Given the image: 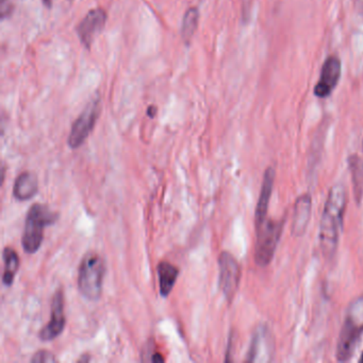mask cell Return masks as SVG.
<instances>
[{"label": "cell", "mask_w": 363, "mask_h": 363, "mask_svg": "<svg viewBox=\"0 0 363 363\" xmlns=\"http://www.w3.org/2000/svg\"><path fill=\"white\" fill-rule=\"evenodd\" d=\"M39 190V182L35 174L24 172L16 178L13 186V195L18 201H29Z\"/></svg>", "instance_id": "14"}, {"label": "cell", "mask_w": 363, "mask_h": 363, "mask_svg": "<svg viewBox=\"0 0 363 363\" xmlns=\"http://www.w3.org/2000/svg\"><path fill=\"white\" fill-rule=\"evenodd\" d=\"M284 218L269 220L256 227L257 239L255 246V262L258 267H267L273 260L278 243L284 230Z\"/></svg>", "instance_id": "5"}, {"label": "cell", "mask_w": 363, "mask_h": 363, "mask_svg": "<svg viewBox=\"0 0 363 363\" xmlns=\"http://www.w3.org/2000/svg\"><path fill=\"white\" fill-rule=\"evenodd\" d=\"M105 272V261L99 255L90 252L82 259L78 271V288L89 301L101 298Z\"/></svg>", "instance_id": "4"}, {"label": "cell", "mask_w": 363, "mask_h": 363, "mask_svg": "<svg viewBox=\"0 0 363 363\" xmlns=\"http://www.w3.org/2000/svg\"><path fill=\"white\" fill-rule=\"evenodd\" d=\"M4 263H5V271L3 275V284L10 286L13 284L14 278L20 267V258L18 252L12 247H6L3 252Z\"/></svg>", "instance_id": "17"}, {"label": "cell", "mask_w": 363, "mask_h": 363, "mask_svg": "<svg viewBox=\"0 0 363 363\" xmlns=\"http://www.w3.org/2000/svg\"><path fill=\"white\" fill-rule=\"evenodd\" d=\"M157 271H158L161 296L167 297L173 290L176 281H177L179 269L172 263L162 261V262L159 263Z\"/></svg>", "instance_id": "16"}, {"label": "cell", "mask_w": 363, "mask_h": 363, "mask_svg": "<svg viewBox=\"0 0 363 363\" xmlns=\"http://www.w3.org/2000/svg\"><path fill=\"white\" fill-rule=\"evenodd\" d=\"M59 214L42 203L31 206L25 222L22 244L25 252L35 254L41 247L46 227L58 220Z\"/></svg>", "instance_id": "3"}, {"label": "cell", "mask_w": 363, "mask_h": 363, "mask_svg": "<svg viewBox=\"0 0 363 363\" xmlns=\"http://www.w3.org/2000/svg\"><path fill=\"white\" fill-rule=\"evenodd\" d=\"M101 111V97L96 96L84 108L82 113L78 116L77 120L72 127L69 137V147L76 150L79 148L88 139L90 133L94 129L95 124L99 120Z\"/></svg>", "instance_id": "6"}, {"label": "cell", "mask_w": 363, "mask_h": 363, "mask_svg": "<svg viewBox=\"0 0 363 363\" xmlns=\"http://www.w3.org/2000/svg\"><path fill=\"white\" fill-rule=\"evenodd\" d=\"M312 214V197L309 193L297 197L294 203L291 233L294 237H303L307 230Z\"/></svg>", "instance_id": "12"}, {"label": "cell", "mask_w": 363, "mask_h": 363, "mask_svg": "<svg viewBox=\"0 0 363 363\" xmlns=\"http://www.w3.org/2000/svg\"><path fill=\"white\" fill-rule=\"evenodd\" d=\"M31 362L35 363H48V362H57L56 357L52 352L48 350H40L35 352L31 358Z\"/></svg>", "instance_id": "19"}, {"label": "cell", "mask_w": 363, "mask_h": 363, "mask_svg": "<svg viewBox=\"0 0 363 363\" xmlns=\"http://www.w3.org/2000/svg\"><path fill=\"white\" fill-rule=\"evenodd\" d=\"M348 169L352 178V191L357 205L363 199V159L358 155H350L347 159Z\"/></svg>", "instance_id": "15"}, {"label": "cell", "mask_w": 363, "mask_h": 363, "mask_svg": "<svg viewBox=\"0 0 363 363\" xmlns=\"http://www.w3.org/2000/svg\"><path fill=\"white\" fill-rule=\"evenodd\" d=\"M154 110H156V108L150 107V109H148V116H150V118H154L155 114H156V112H155Z\"/></svg>", "instance_id": "20"}, {"label": "cell", "mask_w": 363, "mask_h": 363, "mask_svg": "<svg viewBox=\"0 0 363 363\" xmlns=\"http://www.w3.org/2000/svg\"><path fill=\"white\" fill-rule=\"evenodd\" d=\"M199 13L196 8L188 10L182 21V35L186 43H190L199 26Z\"/></svg>", "instance_id": "18"}, {"label": "cell", "mask_w": 363, "mask_h": 363, "mask_svg": "<svg viewBox=\"0 0 363 363\" xmlns=\"http://www.w3.org/2000/svg\"><path fill=\"white\" fill-rule=\"evenodd\" d=\"M65 296L61 289L55 293L52 303V318L45 327L40 331L39 337L42 341H52L61 335L65 330Z\"/></svg>", "instance_id": "9"}, {"label": "cell", "mask_w": 363, "mask_h": 363, "mask_svg": "<svg viewBox=\"0 0 363 363\" xmlns=\"http://www.w3.org/2000/svg\"><path fill=\"white\" fill-rule=\"evenodd\" d=\"M342 74V63L339 57L329 56L320 69V79L314 86L313 93L318 99H327L333 94L339 84Z\"/></svg>", "instance_id": "8"}, {"label": "cell", "mask_w": 363, "mask_h": 363, "mask_svg": "<svg viewBox=\"0 0 363 363\" xmlns=\"http://www.w3.org/2000/svg\"><path fill=\"white\" fill-rule=\"evenodd\" d=\"M359 362L363 363V352L361 354L360 358H359Z\"/></svg>", "instance_id": "21"}, {"label": "cell", "mask_w": 363, "mask_h": 363, "mask_svg": "<svg viewBox=\"0 0 363 363\" xmlns=\"http://www.w3.org/2000/svg\"><path fill=\"white\" fill-rule=\"evenodd\" d=\"M273 350V337H272L269 328L261 325L252 335V343H250L246 361H250V362L264 361V362H267V361L272 360Z\"/></svg>", "instance_id": "11"}, {"label": "cell", "mask_w": 363, "mask_h": 363, "mask_svg": "<svg viewBox=\"0 0 363 363\" xmlns=\"http://www.w3.org/2000/svg\"><path fill=\"white\" fill-rule=\"evenodd\" d=\"M107 21V14L104 9H93L78 25L77 35L84 48L90 50L97 35L101 33Z\"/></svg>", "instance_id": "10"}, {"label": "cell", "mask_w": 363, "mask_h": 363, "mask_svg": "<svg viewBox=\"0 0 363 363\" xmlns=\"http://www.w3.org/2000/svg\"><path fill=\"white\" fill-rule=\"evenodd\" d=\"M363 335V295L348 305L340 331L335 357L340 362L350 361L354 356Z\"/></svg>", "instance_id": "2"}, {"label": "cell", "mask_w": 363, "mask_h": 363, "mask_svg": "<svg viewBox=\"0 0 363 363\" xmlns=\"http://www.w3.org/2000/svg\"><path fill=\"white\" fill-rule=\"evenodd\" d=\"M276 171L274 167H269L265 169L263 175L262 184H261L260 195L255 211V225L259 226L267 218L269 201L273 193L274 182H275Z\"/></svg>", "instance_id": "13"}, {"label": "cell", "mask_w": 363, "mask_h": 363, "mask_svg": "<svg viewBox=\"0 0 363 363\" xmlns=\"http://www.w3.org/2000/svg\"><path fill=\"white\" fill-rule=\"evenodd\" d=\"M361 3H363V0H362V1H361Z\"/></svg>", "instance_id": "23"}, {"label": "cell", "mask_w": 363, "mask_h": 363, "mask_svg": "<svg viewBox=\"0 0 363 363\" xmlns=\"http://www.w3.org/2000/svg\"><path fill=\"white\" fill-rule=\"evenodd\" d=\"M348 195L341 184L331 186L323 210L320 222V247L323 256L330 260L335 257L343 231L344 216L347 207Z\"/></svg>", "instance_id": "1"}, {"label": "cell", "mask_w": 363, "mask_h": 363, "mask_svg": "<svg viewBox=\"0 0 363 363\" xmlns=\"http://www.w3.org/2000/svg\"><path fill=\"white\" fill-rule=\"evenodd\" d=\"M362 150H363V142H362Z\"/></svg>", "instance_id": "22"}, {"label": "cell", "mask_w": 363, "mask_h": 363, "mask_svg": "<svg viewBox=\"0 0 363 363\" xmlns=\"http://www.w3.org/2000/svg\"><path fill=\"white\" fill-rule=\"evenodd\" d=\"M218 286L229 303L237 294L241 280V267L237 259L228 252H220L218 258Z\"/></svg>", "instance_id": "7"}]
</instances>
